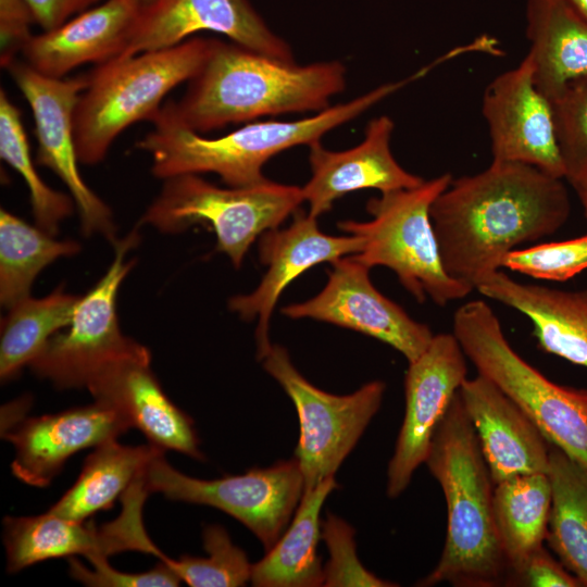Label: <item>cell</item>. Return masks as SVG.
Masks as SVG:
<instances>
[{
	"label": "cell",
	"mask_w": 587,
	"mask_h": 587,
	"mask_svg": "<svg viewBox=\"0 0 587 587\" xmlns=\"http://www.w3.org/2000/svg\"><path fill=\"white\" fill-rule=\"evenodd\" d=\"M149 494L141 474L121 496L120 515L99 527L49 511L35 516H7L3 520L7 571L14 574L38 562L76 555L89 562L123 551H140L161 559L164 553L152 542L143 525V504Z\"/></svg>",
	"instance_id": "obj_12"
},
{
	"label": "cell",
	"mask_w": 587,
	"mask_h": 587,
	"mask_svg": "<svg viewBox=\"0 0 587 587\" xmlns=\"http://www.w3.org/2000/svg\"><path fill=\"white\" fill-rule=\"evenodd\" d=\"M188 83L171 104L185 125L204 134L262 116L321 112L346 88L347 70L336 60L300 65L215 39Z\"/></svg>",
	"instance_id": "obj_2"
},
{
	"label": "cell",
	"mask_w": 587,
	"mask_h": 587,
	"mask_svg": "<svg viewBox=\"0 0 587 587\" xmlns=\"http://www.w3.org/2000/svg\"><path fill=\"white\" fill-rule=\"evenodd\" d=\"M129 428V422L120 412L95 401L25 419L4 430L2 437L15 450L12 474L27 485L42 488L51 484L73 454L117 439Z\"/></svg>",
	"instance_id": "obj_19"
},
{
	"label": "cell",
	"mask_w": 587,
	"mask_h": 587,
	"mask_svg": "<svg viewBox=\"0 0 587 587\" xmlns=\"http://www.w3.org/2000/svg\"><path fill=\"white\" fill-rule=\"evenodd\" d=\"M516 585L529 587H583L560 561L541 546L532 553Z\"/></svg>",
	"instance_id": "obj_39"
},
{
	"label": "cell",
	"mask_w": 587,
	"mask_h": 587,
	"mask_svg": "<svg viewBox=\"0 0 587 587\" xmlns=\"http://www.w3.org/2000/svg\"><path fill=\"white\" fill-rule=\"evenodd\" d=\"M258 359L296 407L299 439L295 451L304 490L332 478L379 410L386 385L370 382L346 396L328 394L307 380L287 350L272 345Z\"/></svg>",
	"instance_id": "obj_9"
},
{
	"label": "cell",
	"mask_w": 587,
	"mask_h": 587,
	"mask_svg": "<svg viewBox=\"0 0 587 587\" xmlns=\"http://www.w3.org/2000/svg\"><path fill=\"white\" fill-rule=\"evenodd\" d=\"M0 157L26 182L36 225L54 236L60 223L71 215L74 201L71 196L46 185L38 175L21 111L3 89L0 90Z\"/></svg>",
	"instance_id": "obj_32"
},
{
	"label": "cell",
	"mask_w": 587,
	"mask_h": 587,
	"mask_svg": "<svg viewBox=\"0 0 587 587\" xmlns=\"http://www.w3.org/2000/svg\"><path fill=\"white\" fill-rule=\"evenodd\" d=\"M200 32L217 33L247 49L295 61L291 47L249 0H153L139 9L120 57L170 48Z\"/></svg>",
	"instance_id": "obj_16"
},
{
	"label": "cell",
	"mask_w": 587,
	"mask_h": 587,
	"mask_svg": "<svg viewBox=\"0 0 587 587\" xmlns=\"http://www.w3.org/2000/svg\"><path fill=\"white\" fill-rule=\"evenodd\" d=\"M161 453L164 450L151 444L125 446L117 439L95 447L85 459L76 482L48 511L67 520L84 522L99 511L111 509L115 500Z\"/></svg>",
	"instance_id": "obj_27"
},
{
	"label": "cell",
	"mask_w": 587,
	"mask_h": 587,
	"mask_svg": "<svg viewBox=\"0 0 587 587\" xmlns=\"http://www.w3.org/2000/svg\"><path fill=\"white\" fill-rule=\"evenodd\" d=\"M36 24L27 0H0V64L7 66L16 60L24 46L34 35Z\"/></svg>",
	"instance_id": "obj_38"
},
{
	"label": "cell",
	"mask_w": 587,
	"mask_h": 587,
	"mask_svg": "<svg viewBox=\"0 0 587 587\" xmlns=\"http://www.w3.org/2000/svg\"><path fill=\"white\" fill-rule=\"evenodd\" d=\"M150 492L192 504L216 508L242 523L268 551L280 538L304 491L297 459L240 475L200 479L170 465L164 453L146 471Z\"/></svg>",
	"instance_id": "obj_10"
},
{
	"label": "cell",
	"mask_w": 587,
	"mask_h": 587,
	"mask_svg": "<svg viewBox=\"0 0 587 587\" xmlns=\"http://www.w3.org/2000/svg\"><path fill=\"white\" fill-rule=\"evenodd\" d=\"M338 487L335 477L303 491L290 526L258 563L251 584L257 587H316L324 584V566L316 548L320 513L327 496Z\"/></svg>",
	"instance_id": "obj_26"
},
{
	"label": "cell",
	"mask_w": 587,
	"mask_h": 587,
	"mask_svg": "<svg viewBox=\"0 0 587 587\" xmlns=\"http://www.w3.org/2000/svg\"><path fill=\"white\" fill-rule=\"evenodd\" d=\"M534 83L549 100L587 77V22L565 0H527Z\"/></svg>",
	"instance_id": "obj_25"
},
{
	"label": "cell",
	"mask_w": 587,
	"mask_h": 587,
	"mask_svg": "<svg viewBox=\"0 0 587 587\" xmlns=\"http://www.w3.org/2000/svg\"><path fill=\"white\" fill-rule=\"evenodd\" d=\"M105 0H27L41 30L53 29Z\"/></svg>",
	"instance_id": "obj_40"
},
{
	"label": "cell",
	"mask_w": 587,
	"mask_h": 587,
	"mask_svg": "<svg viewBox=\"0 0 587 587\" xmlns=\"http://www.w3.org/2000/svg\"><path fill=\"white\" fill-rule=\"evenodd\" d=\"M26 99L35 122V163L51 170L66 186L79 212L85 235L100 234L115 242L111 209L84 182L78 170L73 117L88 74L53 78L40 74L25 61L14 60L7 68Z\"/></svg>",
	"instance_id": "obj_13"
},
{
	"label": "cell",
	"mask_w": 587,
	"mask_h": 587,
	"mask_svg": "<svg viewBox=\"0 0 587 587\" xmlns=\"http://www.w3.org/2000/svg\"><path fill=\"white\" fill-rule=\"evenodd\" d=\"M303 202L301 187L267 178L251 186L222 188L197 174H185L164 179L140 224L167 234L208 224L216 235L217 249L240 267L255 239L277 228Z\"/></svg>",
	"instance_id": "obj_8"
},
{
	"label": "cell",
	"mask_w": 587,
	"mask_h": 587,
	"mask_svg": "<svg viewBox=\"0 0 587 587\" xmlns=\"http://www.w3.org/2000/svg\"><path fill=\"white\" fill-rule=\"evenodd\" d=\"M551 101L565 179L587 176V77L570 83Z\"/></svg>",
	"instance_id": "obj_34"
},
{
	"label": "cell",
	"mask_w": 587,
	"mask_h": 587,
	"mask_svg": "<svg viewBox=\"0 0 587 587\" xmlns=\"http://www.w3.org/2000/svg\"><path fill=\"white\" fill-rule=\"evenodd\" d=\"M483 114L492 161L519 162L565 178L551 101L538 90L528 54L486 88Z\"/></svg>",
	"instance_id": "obj_17"
},
{
	"label": "cell",
	"mask_w": 587,
	"mask_h": 587,
	"mask_svg": "<svg viewBox=\"0 0 587 587\" xmlns=\"http://www.w3.org/2000/svg\"><path fill=\"white\" fill-rule=\"evenodd\" d=\"M501 267L536 279L564 282L587 270V234L508 252Z\"/></svg>",
	"instance_id": "obj_35"
},
{
	"label": "cell",
	"mask_w": 587,
	"mask_h": 587,
	"mask_svg": "<svg viewBox=\"0 0 587 587\" xmlns=\"http://www.w3.org/2000/svg\"><path fill=\"white\" fill-rule=\"evenodd\" d=\"M570 211L562 178L492 161L475 175L452 178L433 202L430 218L446 271L475 289L516 246L559 230Z\"/></svg>",
	"instance_id": "obj_1"
},
{
	"label": "cell",
	"mask_w": 587,
	"mask_h": 587,
	"mask_svg": "<svg viewBox=\"0 0 587 587\" xmlns=\"http://www.w3.org/2000/svg\"><path fill=\"white\" fill-rule=\"evenodd\" d=\"M475 289L527 316L542 351L587 367V288L561 290L521 283L499 270Z\"/></svg>",
	"instance_id": "obj_24"
},
{
	"label": "cell",
	"mask_w": 587,
	"mask_h": 587,
	"mask_svg": "<svg viewBox=\"0 0 587 587\" xmlns=\"http://www.w3.org/2000/svg\"><path fill=\"white\" fill-rule=\"evenodd\" d=\"M452 334L477 374L510 397L550 444L587 469V389L559 385L525 361L483 300L457 309Z\"/></svg>",
	"instance_id": "obj_6"
},
{
	"label": "cell",
	"mask_w": 587,
	"mask_h": 587,
	"mask_svg": "<svg viewBox=\"0 0 587 587\" xmlns=\"http://www.w3.org/2000/svg\"><path fill=\"white\" fill-rule=\"evenodd\" d=\"M551 509L546 541L587 587V469L550 444Z\"/></svg>",
	"instance_id": "obj_29"
},
{
	"label": "cell",
	"mask_w": 587,
	"mask_h": 587,
	"mask_svg": "<svg viewBox=\"0 0 587 587\" xmlns=\"http://www.w3.org/2000/svg\"><path fill=\"white\" fill-rule=\"evenodd\" d=\"M414 76L380 85L345 103L330 105L296 121L250 122L220 137H207L185 125L166 102L150 121L152 130L135 142L151 157L152 174L161 179L214 173L228 187H245L266 179L264 164L296 146L311 145L334 128L348 123L392 95Z\"/></svg>",
	"instance_id": "obj_3"
},
{
	"label": "cell",
	"mask_w": 587,
	"mask_h": 587,
	"mask_svg": "<svg viewBox=\"0 0 587 587\" xmlns=\"http://www.w3.org/2000/svg\"><path fill=\"white\" fill-rule=\"evenodd\" d=\"M567 4L587 22V0H565Z\"/></svg>",
	"instance_id": "obj_42"
},
{
	"label": "cell",
	"mask_w": 587,
	"mask_h": 587,
	"mask_svg": "<svg viewBox=\"0 0 587 587\" xmlns=\"http://www.w3.org/2000/svg\"><path fill=\"white\" fill-rule=\"evenodd\" d=\"M363 247L364 240L358 235L324 234L317 226V217L299 210L288 227L261 235L259 255L267 271L252 292L234 296L228 302L229 309L242 320H257L258 355L271 346L270 320L285 288L312 266L357 254Z\"/></svg>",
	"instance_id": "obj_18"
},
{
	"label": "cell",
	"mask_w": 587,
	"mask_h": 587,
	"mask_svg": "<svg viewBox=\"0 0 587 587\" xmlns=\"http://www.w3.org/2000/svg\"><path fill=\"white\" fill-rule=\"evenodd\" d=\"M202 538L208 557L183 555L175 560L165 555L161 561L191 587H238L250 582L252 564L225 528L208 525Z\"/></svg>",
	"instance_id": "obj_33"
},
{
	"label": "cell",
	"mask_w": 587,
	"mask_h": 587,
	"mask_svg": "<svg viewBox=\"0 0 587 587\" xmlns=\"http://www.w3.org/2000/svg\"><path fill=\"white\" fill-rule=\"evenodd\" d=\"M394 128L392 120L380 115L367 123L363 140L351 149L332 151L321 140L308 146L311 177L301 191L311 215L321 216L351 191L373 188L386 193L424 183L395 159L390 147Z\"/></svg>",
	"instance_id": "obj_21"
},
{
	"label": "cell",
	"mask_w": 587,
	"mask_h": 587,
	"mask_svg": "<svg viewBox=\"0 0 587 587\" xmlns=\"http://www.w3.org/2000/svg\"><path fill=\"white\" fill-rule=\"evenodd\" d=\"M73 240H57L37 225L0 211V302L7 309L29 297L37 275L60 257L77 253Z\"/></svg>",
	"instance_id": "obj_31"
},
{
	"label": "cell",
	"mask_w": 587,
	"mask_h": 587,
	"mask_svg": "<svg viewBox=\"0 0 587 587\" xmlns=\"http://www.w3.org/2000/svg\"><path fill=\"white\" fill-rule=\"evenodd\" d=\"M139 240L135 229L114 245V259L101 279L80 299L71 324L54 334L29 364L32 371L59 389L80 388L110 363L143 346L124 336L116 315L118 288L135 261L126 253Z\"/></svg>",
	"instance_id": "obj_11"
},
{
	"label": "cell",
	"mask_w": 587,
	"mask_h": 587,
	"mask_svg": "<svg viewBox=\"0 0 587 587\" xmlns=\"http://www.w3.org/2000/svg\"><path fill=\"white\" fill-rule=\"evenodd\" d=\"M321 538L329 552V560L324 566L323 586H397L377 577L362 565L357 555L354 529L344 520L328 514L322 523Z\"/></svg>",
	"instance_id": "obj_36"
},
{
	"label": "cell",
	"mask_w": 587,
	"mask_h": 587,
	"mask_svg": "<svg viewBox=\"0 0 587 587\" xmlns=\"http://www.w3.org/2000/svg\"><path fill=\"white\" fill-rule=\"evenodd\" d=\"M451 180L445 173L414 188L382 193L366 203L372 220L338 223L339 229L364 240L361 252L352 254L355 260L370 268H390L420 303L430 299L444 307L473 290L446 271L430 218L433 202Z\"/></svg>",
	"instance_id": "obj_7"
},
{
	"label": "cell",
	"mask_w": 587,
	"mask_h": 587,
	"mask_svg": "<svg viewBox=\"0 0 587 587\" xmlns=\"http://www.w3.org/2000/svg\"><path fill=\"white\" fill-rule=\"evenodd\" d=\"M551 509L547 473L514 476L495 485L494 515L509 585H516L527 560L546 541Z\"/></svg>",
	"instance_id": "obj_28"
},
{
	"label": "cell",
	"mask_w": 587,
	"mask_h": 587,
	"mask_svg": "<svg viewBox=\"0 0 587 587\" xmlns=\"http://www.w3.org/2000/svg\"><path fill=\"white\" fill-rule=\"evenodd\" d=\"M465 358L455 336L442 333L434 335L423 353L409 362L403 422L387 470L389 498L399 497L425 463L434 434L467 378Z\"/></svg>",
	"instance_id": "obj_14"
},
{
	"label": "cell",
	"mask_w": 587,
	"mask_h": 587,
	"mask_svg": "<svg viewBox=\"0 0 587 587\" xmlns=\"http://www.w3.org/2000/svg\"><path fill=\"white\" fill-rule=\"evenodd\" d=\"M458 392L495 485L548 472L550 442L510 397L478 374Z\"/></svg>",
	"instance_id": "obj_22"
},
{
	"label": "cell",
	"mask_w": 587,
	"mask_h": 587,
	"mask_svg": "<svg viewBox=\"0 0 587 587\" xmlns=\"http://www.w3.org/2000/svg\"><path fill=\"white\" fill-rule=\"evenodd\" d=\"M140 7L133 0H105L60 26L33 35L21 54L42 75L64 78L80 65L120 57Z\"/></svg>",
	"instance_id": "obj_23"
},
{
	"label": "cell",
	"mask_w": 587,
	"mask_h": 587,
	"mask_svg": "<svg viewBox=\"0 0 587 587\" xmlns=\"http://www.w3.org/2000/svg\"><path fill=\"white\" fill-rule=\"evenodd\" d=\"M150 362V353L142 347L107 365L87 389L95 401L120 412L149 444L203 460L191 419L166 396Z\"/></svg>",
	"instance_id": "obj_20"
},
{
	"label": "cell",
	"mask_w": 587,
	"mask_h": 587,
	"mask_svg": "<svg viewBox=\"0 0 587 587\" xmlns=\"http://www.w3.org/2000/svg\"><path fill=\"white\" fill-rule=\"evenodd\" d=\"M138 7L142 8L149 3H151L153 0H133Z\"/></svg>",
	"instance_id": "obj_43"
},
{
	"label": "cell",
	"mask_w": 587,
	"mask_h": 587,
	"mask_svg": "<svg viewBox=\"0 0 587 587\" xmlns=\"http://www.w3.org/2000/svg\"><path fill=\"white\" fill-rule=\"evenodd\" d=\"M332 265L328 280L316 296L289 304L282 313L365 334L399 351L408 363L419 358L434 337L430 328L379 292L370 279V267L352 254L333 261Z\"/></svg>",
	"instance_id": "obj_15"
},
{
	"label": "cell",
	"mask_w": 587,
	"mask_h": 587,
	"mask_svg": "<svg viewBox=\"0 0 587 587\" xmlns=\"http://www.w3.org/2000/svg\"><path fill=\"white\" fill-rule=\"evenodd\" d=\"M214 42V38L191 37L170 48L96 65L74 111L79 163L101 162L126 128L140 121L150 122L166 95L200 72Z\"/></svg>",
	"instance_id": "obj_5"
},
{
	"label": "cell",
	"mask_w": 587,
	"mask_h": 587,
	"mask_svg": "<svg viewBox=\"0 0 587 587\" xmlns=\"http://www.w3.org/2000/svg\"><path fill=\"white\" fill-rule=\"evenodd\" d=\"M425 463L446 499L447 533L437 565L417 585H509L494 515L495 484L459 392L434 434Z\"/></svg>",
	"instance_id": "obj_4"
},
{
	"label": "cell",
	"mask_w": 587,
	"mask_h": 587,
	"mask_svg": "<svg viewBox=\"0 0 587 587\" xmlns=\"http://www.w3.org/2000/svg\"><path fill=\"white\" fill-rule=\"evenodd\" d=\"M80 296L60 286L50 295L27 297L9 309L1 323L0 377L15 378L41 352L49 339L71 324Z\"/></svg>",
	"instance_id": "obj_30"
},
{
	"label": "cell",
	"mask_w": 587,
	"mask_h": 587,
	"mask_svg": "<svg viewBox=\"0 0 587 587\" xmlns=\"http://www.w3.org/2000/svg\"><path fill=\"white\" fill-rule=\"evenodd\" d=\"M587 218V176L573 185Z\"/></svg>",
	"instance_id": "obj_41"
},
{
	"label": "cell",
	"mask_w": 587,
	"mask_h": 587,
	"mask_svg": "<svg viewBox=\"0 0 587 587\" xmlns=\"http://www.w3.org/2000/svg\"><path fill=\"white\" fill-rule=\"evenodd\" d=\"M71 576L92 587H175L180 578L163 561L149 571L139 573L121 572L112 567L108 559L89 561L92 567L83 565L74 557L67 558Z\"/></svg>",
	"instance_id": "obj_37"
}]
</instances>
